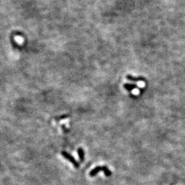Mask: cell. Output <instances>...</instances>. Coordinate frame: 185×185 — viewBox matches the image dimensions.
I'll return each instance as SVG.
<instances>
[{"mask_svg": "<svg viewBox=\"0 0 185 185\" xmlns=\"http://www.w3.org/2000/svg\"><path fill=\"white\" fill-rule=\"evenodd\" d=\"M67 117H68V115H63V116H61V117H56L55 120H63V119H66Z\"/></svg>", "mask_w": 185, "mask_h": 185, "instance_id": "cell-5", "label": "cell"}, {"mask_svg": "<svg viewBox=\"0 0 185 185\" xmlns=\"http://www.w3.org/2000/svg\"><path fill=\"white\" fill-rule=\"evenodd\" d=\"M62 155L64 156V157L66 158L69 160V161L71 162L72 164L74 165V166L76 168H79L80 167V164L79 162H77V161L76 159H75L73 156H72L71 155H70L69 153H67V152H65V151H62Z\"/></svg>", "mask_w": 185, "mask_h": 185, "instance_id": "cell-1", "label": "cell"}, {"mask_svg": "<svg viewBox=\"0 0 185 185\" xmlns=\"http://www.w3.org/2000/svg\"><path fill=\"white\" fill-rule=\"evenodd\" d=\"M78 155H79V158L80 159V161L84 162V152L82 147H79V148H78Z\"/></svg>", "mask_w": 185, "mask_h": 185, "instance_id": "cell-3", "label": "cell"}, {"mask_svg": "<svg viewBox=\"0 0 185 185\" xmlns=\"http://www.w3.org/2000/svg\"><path fill=\"white\" fill-rule=\"evenodd\" d=\"M100 171H103V167H99V166H97L96 167H95L90 171L89 175H90V176H91V177L95 176V175H96L97 174H98Z\"/></svg>", "mask_w": 185, "mask_h": 185, "instance_id": "cell-2", "label": "cell"}, {"mask_svg": "<svg viewBox=\"0 0 185 185\" xmlns=\"http://www.w3.org/2000/svg\"><path fill=\"white\" fill-rule=\"evenodd\" d=\"M103 172L106 175V176H107V177L112 175L111 171L110 170V169L107 167H106V166H103Z\"/></svg>", "mask_w": 185, "mask_h": 185, "instance_id": "cell-4", "label": "cell"}]
</instances>
